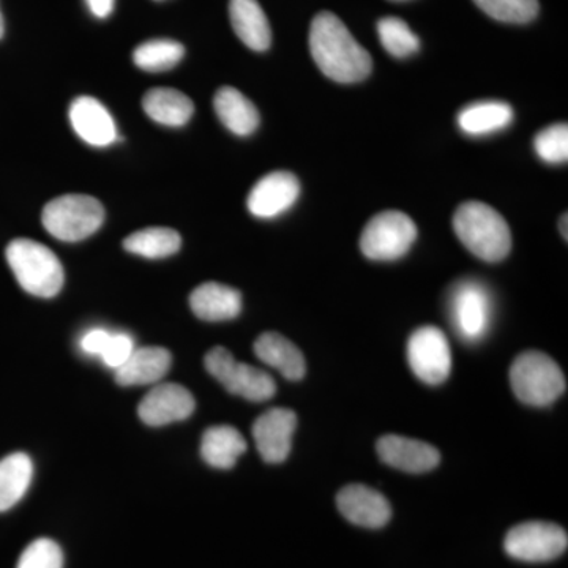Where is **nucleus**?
I'll use <instances>...</instances> for the list:
<instances>
[{
	"instance_id": "nucleus-35",
	"label": "nucleus",
	"mask_w": 568,
	"mask_h": 568,
	"mask_svg": "<svg viewBox=\"0 0 568 568\" xmlns=\"http://www.w3.org/2000/svg\"><path fill=\"white\" fill-rule=\"evenodd\" d=\"M567 220H568L567 213H564L562 219H560L559 230H560V234L564 235V239H566V241H567V237H568Z\"/></svg>"
},
{
	"instance_id": "nucleus-19",
	"label": "nucleus",
	"mask_w": 568,
	"mask_h": 568,
	"mask_svg": "<svg viewBox=\"0 0 568 568\" xmlns=\"http://www.w3.org/2000/svg\"><path fill=\"white\" fill-rule=\"evenodd\" d=\"M230 18L234 32L250 50L261 52L271 48V24L257 0H231Z\"/></svg>"
},
{
	"instance_id": "nucleus-7",
	"label": "nucleus",
	"mask_w": 568,
	"mask_h": 568,
	"mask_svg": "<svg viewBox=\"0 0 568 568\" xmlns=\"http://www.w3.org/2000/svg\"><path fill=\"white\" fill-rule=\"evenodd\" d=\"M205 368L230 394L253 403H263L275 395V381L264 369L241 364L224 347H213L205 355Z\"/></svg>"
},
{
	"instance_id": "nucleus-29",
	"label": "nucleus",
	"mask_w": 568,
	"mask_h": 568,
	"mask_svg": "<svg viewBox=\"0 0 568 568\" xmlns=\"http://www.w3.org/2000/svg\"><path fill=\"white\" fill-rule=\"evenodd\" d=\"M478 9L485 11L493 20L508 24H528L536 20L538 0H474Z\"/></svg>"
},
{
	"instance_id": "nucleus-4",
	"label": "nucleus",
	"mask_w": 568,
	"mask_h": 568,
	"mask_svg": "<svg viewBox=\"0 0 568 568\" xmlns=\"http://www.w3.org/2000/svg\"><path fill=\"white\" fill-rule=\"evenodd\" d=\"M510 384L519 402L538 407L552 405L567 388L560 366L538 351H528L515 358Z\"/></svg>"
},
{
	"instance_id": "nucleus-33",
	"label": "nucleus",
	"mask_w": 568,
	"mask_h": 568,
	"mask_svg": "<svg viewBox=\"0 0 568 568\" xmlns=\"http://www.w3.org/2000/svg\"><path fill=\"white\" fill-rule=\"evenodd\" d=\"M111 335L110 332L103 331V328H95V331L88 332L81 339L82 351L102 357L108 343H110Z\"/></svg>"
},
{
	"instance_id": "nucleus-36",
	"label": "nucleus",
	"mask_w": 568,
	"mask_h": 568,
	"mask_svg": "<svg viewBox=\"0 0 568 568\" xmlns=\"http://www.w3.org/2000/svg\"><path fill=\"white\" fill-rule=\"evenodd\" d=\"M3 32H6V26H3L2 11H0V39H2Z\"/></svg>"
},
{
	"instance_id": "nucleus-3",
	"label": "nucleus",
	"mask_w": 568,
	"mask_h": 568,
	"mask_svg": "<svg viewBox=\"0 0 568 568\" xmlns=\"http://www.w3.org/2000/svg\"><path fill=\"white\" fill-rule=\"evenodd\" d=\"M14 278L26 293L51 298L61 293L63 267L59 257L48 246L32 239H14L6 250Z\"/></svg>"
},
{
	"instance_id": "nucleus-32",
	"label": "nucleus",
	"mask_w": 568,
	"mask_h": 568,
	"mask_svg": "<svg viewBox=\"0 0 568 568\" xmlns=\"http://www.w3.org/2000/svg\"><path fill=\"white\" fill-rule=\"evenodd\" d=\"M134 351V342L132 336L126 334H114L111 335L110 343H108L106 349L102 354L104 364L110 368H121L130 355Z\"/></svg>"
},
{
	"instance_id": "nucleus-30",
	"label": "nucleus",
	"mask_w": 568,
	"mask_h": 568,
	"mask_svg": "<svg viewBox=\"0 0 568 568\" xmlns=\"http://www.w3.org/2000/svg\"><path fill=\"white\" fill-rule=\"evenodd\" d=\"M537 155L544 162L551 164L566 163L568 160V126L567 123H556L547 126L537 134L534 141Z\"/></svg>"
},
{
	"instance_id": "nucleus-11",
	"label": "nucleus",
	"mask_w": 568,
	"mask_h": 568,
	"mask_svg": "<svg viewBox=\"0 0 568 568\" xmlns=\"http://www.w3.org/2000/svg\"><path fill=\"white\" fill-rule=\"evenodd\" d=\"M295 428L297 416L284 407H274L254 422V443L265 463L278 465L290 457Z\"/></svg>"
},
{
	"instance_id": "nucleus-24",
	"label": "nucleus",
	"mask_w": 568,
	"mask_h": 568,
	"mask_svg": "<svg viewBox=\"0 0 568 568\" xmlns=\"http://www.w3.org/2000/svg\"><path fill=\"white\" fill-rule=\"evenodd\" d=\"M514 122V110L504 102H478L459 111L458 125L469 136H484L507 129Z\"/></svg>"
},
{
	"instance_id": "nucleus-27",
	"label": "nucleus",
	"mask_w": 568,
	"mask_h": 568,
	"mask_svg": "<svg viewBox=\"0 0 568 568\" xmlns=\"http://www.w3.org/2000/svg\"><path fill=\"white\" fill-rule=\"evenodd\" d=\"M185 55V48L179 41L170 39L149 40L133 51V62L138 69L148 73H162L174 69Z\"/></svg>"
},
{
	"instance_id": "nucleus-14",
	"label": "nucleus",
	"mask_w": 568,
	"mask_h": 568,
	"mask_svg": "<svg viewBox=\"0 0 568 568\" xmlns=\"http://www.w3.org/2000/svg\"><path fill=\"white\" fill-rule=\"evenodd\" d=\"M193 395L179 384H162L142 398L138 414L149 426H164L185 420L194 413Z\"/></svg>"
},
{
	"instance_id": "nucleus-2",
	"label": "nucleus",
	"mask_w": 568,
	"mask_h": 568,
	"mask_svg": "<svg viewBox=\"0 0 568 568\" xmlns=\"http://www.w3.org/2000/svg\"><path fill=\"white\" fill-rule=\"evenodd\" d=\"M454 230L459 242L478 260L499 263L511 250L510 227L491 205L467 201L454 215Z\"/></svg>"
},
{
	"instance_id": "nucleus-21",
	"label": "nucleus",
	"mask_w": 568,
	"mask_h": 568,
	"mask_svg": "<svg viewBox=\"0 0 568 568\" xmlns=\"http://www.w3.org/2000/svg\"><path fill=\"white\" fill-rule=\"evenodd\" d=\"M213 108L220 121L237 136H250L260 126V112L237 89L224 85L213 99Z\"/></svg>"
},
{
	"instance_id": "nucleus-13",
	"label": "nucleus",
	"mask_w": 568,
	"mask_h": 568,
	"mask_svg": "<svg viewBox=\"0 0 568 568\" xmlns=\"http://www.w3.org/2000/svg\"><path fill=\"white\" fill-rule=\"evenodd\" d=\"M339 514L355 526L381 529L390 521L392 507L386 497L365 485H347L336 496Z\"/></svg>"
},
{
	"instance_id": "nucleus-28",
	"label": "nucleus",
	"mask_w": 568,
	"mask_h": 568,
	"mask_svg": "<svg viewBox=\"0 0 568 568\" xmlns=\"http://www.w3.org/2000/svg\"><path fill=\"white\" fill-rule=\"evenodd\" d=\"M377 33L388 54L396 59L409 58L420 50V40L399 18H384L377 22Z\"/></svg>"
},
{
	"instance_id": "nucleus-25",
	"label": "nucleus",
	"mask_w": 568,
	"mask_h": 568,
	"mask_svg": "<svg viewBox=\"0 0 568 568\" xmlns=\"http://www.w3.org/2000/svg\"><path fill=\"white\" fill-rule=\"evenodd\" d=\"M33 476L32 459L26 454H11L0 462V514L10 510L28 493Z\"/></svg>"
},
{
	"instance_id": "nucleus-31",
	"label": "nucleus",
	"mask_w": 568,
	"mask_h": 568,
	"mask_svg": "<svg viewBox=\"0 0 568 568\" xmlns=\"http://www.w3.org/2000/svg\"><path fill=\"white\" fill-rule=\"evenodd\" d=\"M17 568H63V552L50 538H39L22 551Z\"/></svg>"
},
{
	"instance_id": "nucleus-12",
	"label": "nucleus",
	"mask_w": 568,
	"mask_h": 568,
	"mask_svg": "<svg viewBox=\"0 0 568 568\" xmlns=\"http://www.w3.org/2000/svg\"><path fill=\"white\" fill-rule=\"evenodd\" d=\"M301 196V182L293 173L275 171L264 175L248 194L246 205L257 219H275L290 211Z\"/></svg>"
},
{
	"instance_id": "nucleus-20",
	"label": "nucleus",
	"mask_w": 568,
	"mask_h": 568,
	"mask_svg": "<svg viewBox=\"0 0 568 568\" xmlns=\"http://www.w3.org/2000/svg\"><path fill=\"white\" fill-rule=\"evenodd\" d=\"M254 353L265 365L278 369L286 379L301 381L306 373L304 354L286 336L267 332L254 343Z\"/></svg>"
},
{
	"instance_id": "nucleus-1",
	"label": "nucleus",
	"mask_w": 568,
	"mask_h": 568,
	"mask_svg": "<svg viewBox=\"0 0 568 568\" xmlns=\"http://www.w3.org/2000/svg\"><path fill=\"white\" fill-rule=\"evenodd\" d=\"M310 51L325 77L339 84L364 81L373 70L369 52L331 11H321L313 20Z\"/></svg>"
},
{
	"instance_id": "nucleus-5",
	"label": "nucleus",
	"mask_w": 568,
	"mask_h": 568,
	"mask_svg": "<svg viewBox=\"0 0 568 568\" xmlns=\"http://www.w3.org/2000/svg\"><path fill=\"white\" fill-rule=\"evenodd\" d=\"M44 230L62 242H80L102 227L104 207L88 194H63L44 205L41 213Z\"/></svg>"
},
{
	"instance_id": "nucleus-22",
	"label": "nucleus",
	"mask_w": 568,
	"mask_h": 568,
	"mask_svg": "<svg viewBox=\"0 0 568 568\" xmlns=\"http://www.w3.org/2000/svg\"><path fill=\"white\" fill-rule=\"evenodd\" d=\"M142 108L153 122L166 126H183L194 112L190 97L173 88H155L145 93Z\"/></svg>"
},
{
	"instance_id": "nucleus-6",
	"label": "nucleus",
	"mask_w": 568,
	"mask_h": 568,
	"mask_svg": "<svg viewBox=\"0 0 568 568\" xmlns=\"http://www.w3.org/2000/svg\"><path fill=\"white\" fill-rule=\"evenodd\" d=\"M417 239L410 216L398 211L377 213L361 235V250L368 260L396 261L409 252Z\"/></svg>"
},
{
	"instance_id": "nucleus-18",
	"label": "nucleus",
	"mask_w": 568,
	"mask_h": 568,
	"mask_svg": "<svg viewBox=\"0 0 568 568\" xmlns=\"http://www.w3.org/2000/svg\"><path fill=\"white\" fill-rule=\"evenodd\" d=\"M194 315L209 323L234 320L242 312V294L222 283H204L190 295Z\"/></svg>"
},
{
	"instance_id": "nucleus-16",
	"label": "nucleus",
	"mask_w": 568,
	"mask_h": 568,
	"mask_svg": "<svg viewBox=\"0 0 568 568\" xmlns=\"http://www.w3.org/2000/svg\"><path fill=\"white\" fill-rule=\"evenodd\" d=\"M70 122L82 141L93 148H108L118 141L114 119L93 97H78L70 104Z\"/></svg>"
},
{
	"instance_id": "nucleus-26",
	"label": "nucleus",
	"mask_w": 568,
	"mask_h": 568,
	"mask_svg": "<svg viewBox=\"0 0 568 568\" xmlns=\"http://www.w3.org/2000/svg\"><path fill=\"white\" fill-rule=\"evenodd\" d=\"M182 246V237L171 227H145L138 233L130 234L123 241V248L148 260H162L173 256Z\"/></svg>"
},
{
	"instance_id": "nucleus-17",
	"label": "nucleus",
	"mask_w": 568,
	"mask_h": 568,
	"mask_svg": "<svg viewBox=\"0 0 568 568\" xmlns=\"http://www.w3.org/2000/svg\"><path fill=\"white\" fill-rule=\"evenodd\" d=\"M171 362V353L164 347L148 346L134 349L129 361L115 369V383L123 387L159 383L170 372Z\"/></svg>"
},
{
	"instance_id": "nucleus-9",
	"label": "nucleus",
	"mask_w": 568,
	"mask_h": 568,
	"mask_svg": "<svg viewBox=\"0 0 568 568\" xmlns=\"http://www.w3.org/2000/svg\"><path fill=\"white\" fill-rule=\"evenodd\" d=\"M567 530L547 521H526L508 530L504 549L521 562H548L567 551Z\"/></svg>"
},
{
	"instance_id": "nucleus-15",
	"label": "nucleus",
	"mask_w": 568,
	"mask_h": 568,
	"mask_svg": "<svg viewBox=\"0 0 568 568\" xmlns=\"http://www.w3.org/2000/svg\"><path fill=\"white\" fill-rule=\"evenodd\" d=\"M377 455L386 465L410 474L428 473L440 462L436 447L424 440L410 437L388 435L381 437L376 444Z\"/></svg>"
},
{
	"instance_id": "nucleus-23",
	"label": "nucleus",
	"mask_w": 568,
	"mask_h": 568,
	"mask_svg": "<svg viewBox=\"0 0 568 568\" xmlns=\"http://www.w3.org/2000/svg\"><path fill=\"white\" fill-rule=\"evenodd\" d=\"M245 450V437L234 426H212L201 440V457L216 469H231Z\"/></svg>"
},
{
	"instance_id": "nucleus-10",
	"label": "nucleus",
	"mask_w": 568,
	"mask_h": 568,
	"mask_svg": "<svg viewBox=\"0 0 568 568\" xmlns=\"http://www.w3.org/2000/svg\"><path fill=\"white\" fill-rule=\"evenodd\" d=\"M407 362L422 383L443 384L452 372V351L446 334L435 325L418 327L407 342Z\"/></svg>"
},
{
	"instance_id": "nucleus-8",
	"label": "nucleus",
	"mask_w": 568,
	"mask_h": 568,
	"mask_svg": "<svg viewBox=\"0 0 568 568\" xmlns=\"http://www.w3.org/2000/svg\"><path fill=\"white\" fill-rule=\"evenodd\" d=\"M448 315L459 338L477 343L487 335L493 317V298L485 284L463 280L452 287Z\"/></svg>"
},
{
	"instance_id": "nucleus-34",
	"label": "nucleus",
	"mask_w": 568,
	"mask_h": 568,
	"mask_svg": "<svg viewBox=\"0 0 568 568\" xmlns=\"http://www.w3.org/2000/svg\"><path fill=\"white\" fill-rule=\"evenodd\" d=\"M88 3L89 10L93 17L99 18V20H104V18L110 17L112 10H114L115 0H85Z\"/></svg>"
}]
</instances>
